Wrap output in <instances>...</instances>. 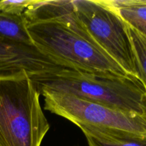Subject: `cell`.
<instances>
[{
	"label": "cell",
	"instance_id": "2",
	"mask_svg": "<svg viewBox=\"0 0 146 146\" xmlns=\"http://www.w3.org/2000/svg\"><path fill=\"white\" fill-rule=\"evenodd\" d=\"M25 71L0 77V146H41L50 128Z\"/></svg>",
	"mask_w": 146,
	"mask_h": 146
},
{
	"label": "cell",
	"instance_id": "7",
	"mask_svg": "<svg viewBox=\"0 0 146 146\" xmlns=\"http://www.w3.org/2000/svg\"><path fill=\"white\" fill-rule=\"evenodd\" d=\"M121 19L146 37V0H105Z\"/></svg>",
	"mask_w": 146,
	"mask_h": 146
},
{
	"label": "cell",
	"instance_id": "8",
	"mask_svg": "<svg viewBox=\"0 0 146 146\" xmlns=\"http://www.w3.org/2000/svg\"><path fill=\"white\" fill-rule=\"evenodd\" d=\"M89 146H146V137L125 133H110L93 128H80Z\"/></svg>",
	"mask_w": 146,
	"mask_h": 146
},
{
	"label": "cell",
	"instance_id": "9",
	"mask_svg": "<svg viewBox=\"0 0 146 146\" xmlns=\"http://www.w3.org/2000/svg\"><path fill=\"white\" fill-rule=\"evenodd\" d=\"M0 39L34 46L23 16L18 17L0 12Z\"/></svg>",
	"mask_w": 146,
	"mask_h": 146
},
{
	"label": "cell",
	"instance_id": "6",
	"mask_svg": "<svg viewBox=\"0 0 146 146\" xmlns=\"http://www.w3.org/2000/svg\"><path fill=\"white\" fill-rule=\"evenodd\" d=\"M34 46L0 39V77L25 71L30 77L51 74L63 69Z\"/></svg>",
	"mask_w": 146,
	"mask_h": 146
},
{
	"label": "cell",
	"instance_id": "10",
	"mask_svg": "<svg viewBox=\"0 0 146 146\" xmlns=\"http://www.w3.org/2000/svg\"><path fill=\"white\" fill-rule=\"evenodd\" d=\"M125 28L131 41L139 78L146 88V37L126 23Z\"/></svg>",
	"mask_w": 146,
	"mask_h": 146
},
{
	"label": "cell",
	"instance_id": "4",
	"mask_svg": "<svg viewBox=\"0 0 146 146\" xmlns=\"http://www.w3.org/2000/svg\"><path fill=\"white\" fill-rule=\"evenodd\" d=\"M44 108L78 126L146 137L143 115L125 112L61 92L41 91Z\"/></svg>",
	"mask_w": 146,
	"mask_h": 146
},
{
	"label": "cell",
	"instance_id": "1",
	"mask_svg": "<svg viewBox=\"0 0 146 146\" xmlns=\"http://www.w3.org/2000/svg\"><path fill=\"white\" fill-rule=\"evenodd\" d=\"M38 91L64 93L125 112L143 115L145 87L140 80L102 71L63 68L31 77Z\"/></svg>",
	"mask_w": 146,
	"mask_h": 146
},
{
	"label": "cell",
	"instance_id": "3",
	"mask_svg": "<svg viewBox=\"0 0 146 146\" xmlns=\"http://www.w3.org/2000/svg\"><path fill=\"white\" fill-rule=\"evenodd\" d=\"M26 24L34 46L64 68L129 76L102 49L61 23L40 20Z\"/></svg>",
	"mask_w": 146,
	"mask_h": 146
},
{
	"label": "cell",
	"instance_id": "11",
	"mask_svg": "<svg viewBox=\"0 0 146 146\" xmlns=\"http://www.w3.org/2000/svg\"><path fill=\"white\" fill-rule=\"evenodd\" d=\"M34 1L35 0H1L0 1V12L21 17L25 10L32 5Z\"/></svg>",
	"mask_w": 146,
	"mask_h": 146
},
{
	"label": "cell",
	"instance_id": "12",
	"mask_svg": "<svg viewBox=\"0 0 146 146\" xmlns=\"http://www.w3.org/2000/svg\"><path fill=\"white\" fill-rule=\"evenodd\" d=\"M141 106H142L143 109V115L145 116L146 118V88H145V92L142 98V102H141Z\"/></svg>",
	"mask_w": 146,
	"mask_h": 146
},
{
	"label": "cell",
	"instance_id": "5",
	"mask_svg": "<svg viewBox=\"0 0 146 146\" xmlns=\"http://www.w3.org/2000/svg\"><path fill=\"white\" fill-rule=\"evenodd\" d=\"M73 2L80 22L96 45L128 75L141 81L125 23L121 17L104 0H73Z\"/></svg>",
	"mask_w": 146,
	"mask_h": 146
}]
</instances>
